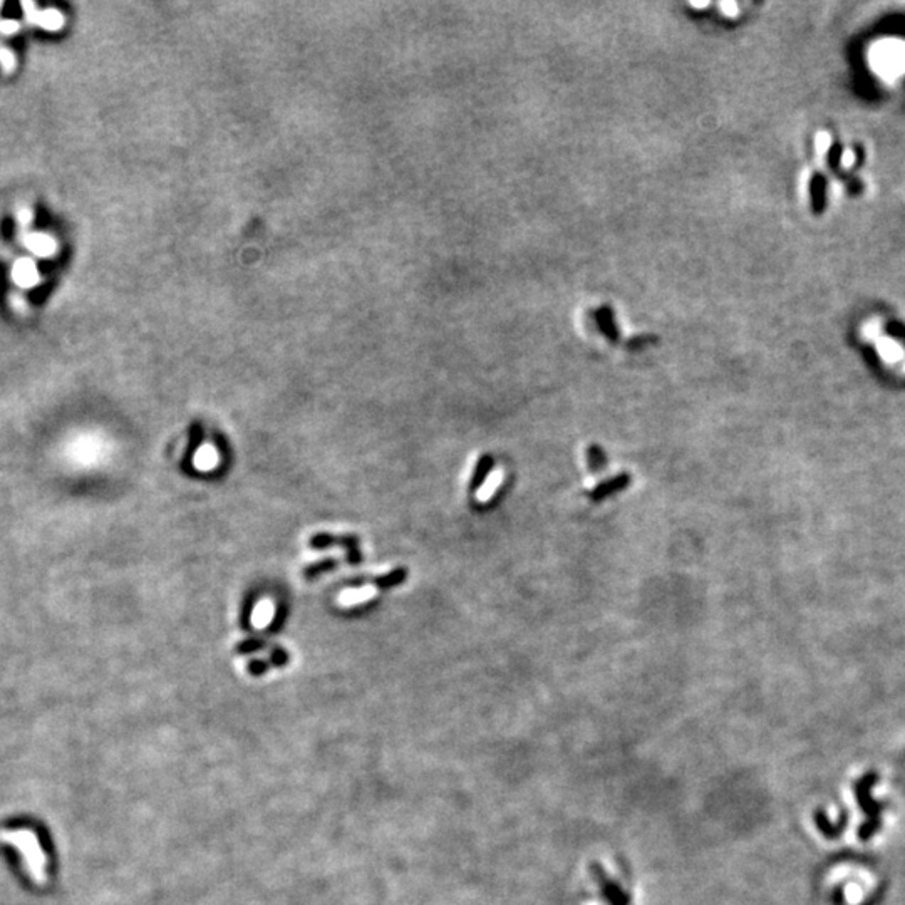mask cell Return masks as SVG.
Segmentation results:
<instances>
[{"label":"cell","mask_w":905,"mask_h":905,"mask_svg":"<svg viewBox=\"0 0 905 905\" xmlns=\"http://www.w3.org/2000/svg\"><path fill=\"white\" fill-rule=\"evenodd\" d=\"M830 144H832V138H830V134L827 133V131H820L817 138H815V146H817V151L820 154H825L828 151Z\"/></svg>","instance_id":"30bf717a"},{"label":"cell","mask_w":905,"mask_h":905,"mask_svg":"<svg viewBox=\"0 0 905 905\" xmlns=\"http://www.w3.org/2000/svg\"><path fill=\"white\" fill-rule=\"evenodd\" d=\"M406 577H407L406 569H396V570L389 572V574H386V575L373 577V579H369V577H368V579L358 580L355 584H358V585L359 584H365V582H368V584H376L381 590H387V589L396 587V585H400V584L405 582Z\"/></svg>","instance_id":"8992f818"},{"label":"cell","mask_w":905,"mask_h":905,"mask_svg":"<svg viewBox=\"0 0 905 905\" xmlns=\"http://www.w3.org/2000/svg\"><path fill=\"white\" fill-rule=\"evenodd\" d=\"M860 337L865 342L874 344L877 354L885 365H890V368L900 365V370H902L905 364V347L897 339L885 334L882 318L872 317L862 323Z\"/></svg>","instance_id":"7a4b0ae2"},{"label":"cell","mask_w":905,"mask_h":905,"mask_svg":"<svg viewBox=\"0 0 905 905\" xmlns=\"http://www.w3.org/2000/svg\"><path fill=\"white\" fill-rule=\"evenodd\" d=\"M264 647H265V642L248 641V642H242V644L238 646V653H253V650L264 649Z\"/></svg>","instance_id":"8fae6325"},{"label":"cell","mask_w":905,"mask_h":905,"mask_svg":"<svg viewBox=\"0 0 905 905\" xmlns=\"http://www.w3.org/2000/svg\"><path fill=\"white\" fill-rule=\"evenodd\" d=\"M336 567H337V559H327V560L318 562V564H314L311 567H307V569L304 570V575H306L307 579H314V577L321 575L322 572L334 570Z\"/></svg>","instance_id":"9c48e42d"},{"label":"cell","mask_w":905,"mask_h":905,"mask_svg":"<svg viewBox=\"0 0 905 905\" xmlns=\"http://www.w3.org/2000/svg\"><path fill=\"white\" fill-rule=\"evenodd\" d=\"M870 71L884 82H895L905 76V39L882 37L867 53Z\"/></svg>","instance_id":"6da1fadb"},{"label":"cell","mask_w":905,"mask_h":905,"mask_svg":"<svg viewBox=\"0 0 905 905\" xmlns=\"http://www.w3.org/2000/svg\"><path fill=\"white\" fill-rule=\"evenodd\" d=\"M587 463L592 473L602 471L604 466L607 465V456L606 453H604V449L600 446H595V444L594 446H590L587 449Z\"/></svg>","instance_id":"ba28073f"},{"label":"cell","mask_w":905,"mask_h":905,"mask_svg":"<svg viewBox=\"0 0 905 905\" xmlns=\"http://www.w3.org/2000/svg\"><path fill=\"white\" fill-rule=\"evenodd\" d=\"M902 373L905 374V364H904V368H902Z\"/></svg>","instance_id":"4fadbf2b"},{"label":"cell","mask_w":905,"mask_h":905,"mask_svg":"<svg viewBox=\"0 0 905 905\" xmlns=\"http://www.w3.org/2000/svg\"><path fill=\"white\" fill-rule=\"evenodd\" d=\"M629 483H631L629 475H618L616 478H611V480L600 483L599 486H595V488L590 491V498H592L594 501H600L607 498V496H612L614 493H617V491H622L623 488H627Z\"/></svg>","instance_id":"5b68a950"},{"label":"cell","mask_w":905,"mask_h":905,"mask_svg":"<svg viewBox=\"0 0 905 905\" xmlns=\"http://www.w3.org/2000/svg\"><path fill=\"white\" fill-rule=\"evenodd\" d=\"M592 874L595 877V880L599 882L600 885V892H602L604 899L607 900L609 905H627L629 904V897L627 894L623 892L621 889V885L617 882H614L611 877L606 874V870L602 869L600 865H594Z\"/></svg>","instance_id":"277c9868"},{"label":"cell","mask_w":905,"mask_h":905,"mask_svg":"<svg viewBox=\"0 0 905 905\" xmlns=\"http://www.w3.org/2000/svg\"><path fill=\"white\" fill-rule=\"evenodd\" d=\"M493 466H495L493 458L488 456V454H485V456H483L480 461H478L475 471H473L471 483H470V490L471 491H476L478 488H480L483 483H485L486 478H488L491 470H493Z\"/></svg>","instance_id":"52a82bcc"},{"label":"cell","mask_w":905,"mask_h":905,"mask_svg":"<svg viewBox=\"0 0 905 905\" xmlns=\"http://www.w3.org/2000/svg\"><path fill=\"white\" fill-rule=\"evenodd\" d=\"M311 547L312 548H322L327 547H334V545H342L347 548V564L349 565H359L360 560H363V555L359 552V540L355 535H327V533H318V535H314L311 538Z\"/></svg>","instance_id":"3957f363"},{"label":"cell","mask_w":905,"mask_h":905,"mask_svg":"<svg viewBox=\"0 0 905 905\" xmlns=\"http://www.w3.org/2000/svg\"><path fill=\"white\" fill-rule=\"evenodd\" d=\"M853 163H855V154L852 153V149H847V151H843V154H842V165L845 166V168H850V166H853Z\"/></svg>","instance_id":"7c38bea8"}]
</instances>
